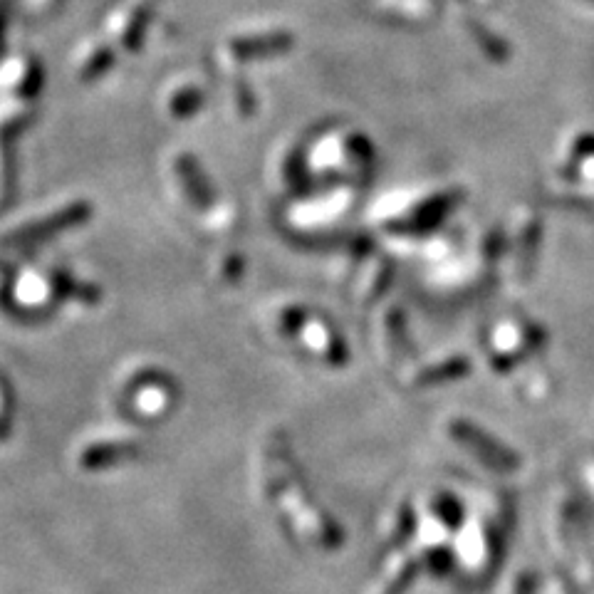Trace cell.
Wrapping results in <instances>:
<instances>
[{
	"mask_svg": "<svg viewBox=\"0 0 594 594\" xmlns=\"http://www.w3.org/2000/svg\"><path fill=\"white\" fill-rule=\"evenodd\" d=\"M87 218H90V206H87V203H72V206H67L65 211L55 213V216L45 218V221L30 223V226L20 228V231L10 233L3 243L5 246H20V248L35 246V243L50 241V238L57 236V233L80 226V223H85Z\"/></svg>",
	"mask_w": 594,
	"mask_h": 594,
	"instance_id": "cell-1",
	"label": "cell"
},
{
	"mask_svg": "<svg viewBox=\"0 0 594 594\" xmlns=\"http://www.w3.org/2000/svg\"><path fill=\"white\" fill-rule=\"evenodd\" d=\"M453 434H456V439L461 441V444L471 448L481 461H486L488 466L500 468V471H510V468L518 466V453L508 451L503 444L493 441L486 431L468 424V421H456V424H453Z\"/></svg>",
	"mask_w": 594,
	"mask_h": 594,
	"instance_id": "cell-2",
	"label": "cell"
},
{
	"mask_svg": "<svg viewBox=\"0 0 594 594\" xmlns=\"http://www.w3.org/2000/svg\"><path fill=\"white\" fill-rule=\"evenodd\" d=\"M293 48V38L288 33H273V35H260V38H248L241 40V43L233 45V52L246 60H253V57H270L280 55V52H288Z\"/></svg>",
	"mask_w": 594,
	"mask_h": 594,
	"instance_id": "cell-3",
	"label": "cell"
},
{
	"mask_svg": "<svg viewBox=\"0 0 594 594\" xmlns=\"http://www.w3.org/2000/svg\"><path fill=\"white\" fill-rule=\"evenodd\" d=\"M176 169L184 176V186L186 191H189L191 201H194L196 206H208V203H211V189H208L206 179H203L196 161L191 159V156H181V159L176 161Z\"/></svg>",
	"mask_w": 594,
	"mask_h": 594,
	"instance_id": "cell-4",
	"label": "cell"
},
{
	"mask_svg": "<svg viewBox=\"0 0 594 594\" xmlns=\"http://www.w3.org/2000/svg\"><path fill=\"white\" fill-rule=\"evenodd\" d=\"M132 456H137V448H134V446H127V444H97V446L87 448L82 463H85L87 468H102V466H109V463L124 461V458H132Z\"/></svg>",
	"mask_w": 594,
	"mask_h": 594,
	"instance_id": "cell-5",
	"label": "cell"
},
{
	"mask_svg": "<svg viewBox=\"0 0 594 594\" xmlns=\"http://www.w3.org/2000/svg\"><path fill=\"white\" fill-rule=\"evenodd\" d=\"M468 372V362L466 359H451V362L441 364V367L429 369V372L421 377V384H434V382H444V379H458L461 374Z\"/></svg>",
	"mask_w": 594,
	"mask_h": 594,
	"instance_id": "cell-6",
	"label": "cell"
},
{
	"mask_svg": "<svg viewBox=\"0 0 594 594\" xmlns=\"http://www.w3.org/2000/svg\"><path fill=\"white\" fill-rule=\"evenodd\" d=\"M198 107H201V95H198V92H186V95L176 97V102H174V112L181 114V117H186V114H194Z\"/></svg>",
	"mask_w": 594,
	"mask_h": 594,
	"instance_id": "cell-7",
	"label": "cell"
},
{
	"mask_svg": "<svg viewBox=\"0 0 594 594\" xmlns=\"http://www.w3.org/2000/svg\"><path fill=\"white\" fill-rule=\"evenodd\" d=\"M592 3H594V0H592Z\"/></svg>",
	"mask_w": 594,
	"mask_h": 594,
	"instance_id": "cell-8",
	"label": "cell"
}]
</instances>
